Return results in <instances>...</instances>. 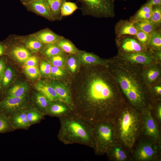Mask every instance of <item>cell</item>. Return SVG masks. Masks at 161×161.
I'll return each instance as SVG.
<instances>
[{
	"mask_svg": "<svg viewBox=\"0 0 161 161\" xmlns=\"http://www.w3.org/2000/svg\"><path fill=\"white\" fill-rule=\"evenodd\" d=\"M78 9L75 3L69 1L65 2L63 5L61 10V14L63 17L71 15Z\"/></svg>",
	"mask_w": 161,
	"mask_h": 161,
	"instance_id": "obj_34",
	"label": "cell"
},
{
	"mask_svg": "<svg viewBox=\"0 0 161 161\" xmlns=\"http://www.w3.org/2000/svg\"><path fill=\"white\" fill-rule=\"evenodd\" d=\"M115 56L132 63L142 66L157 63L154 59L150 50L148 49L144 51L132 52H118Z\"/></svg>",
	"mask_w": 161,
	"mask_h": 161,
	"instance_id": "obj_11",
	"label": "cell"
},
{
	"mask_svg": "<svg viewBox=\"0 0 161 161\" xmlns=\"http://www.w3.org/2000/svg\"><path fill=\"white\" fill-rule=\"evenodd\" d=\"M13 76V72L9 67H7L2 75L1 76V88H5L10 83Z\"/></svg>",
	"mask_w": 161,
	"mask_h": 161,
	"instance_id": "obj_40",
	"label": "cell"
},
{
	"mask_svg": "<svg viewBox=\"0 0 161 161\" xmlns=\"http://www.w3.org/2000/svg\"><path fill=\"white\" fill-rule=\"evenodd\" d=\"M72 106L62 101H51L47 109L45 115L58 118L73 113Z\"/></svg>",
	"mask_w": 161,
	"mask_h": 161,
	"instance_id": "obj_15",
	"label": "cell"
},
{
	"mask_svg": "<svg viewBox=\"0 0 161 161\" xmlns=\"http://www.w3.org/2000/svg\"><path fill=\"white\" fill-rule=\"evenodd\" d=\"M36 103L40 108L41 112L44 115L51 101L40 93L36 94L35 96Z\"/></svg>",
	"mask_w": 161,
	"mask_h": 161,
	"instance_id": "obj_37",
	"label": "cell"
},
{
	"mask_svg": "<svg viewBox=\"0 0 161 161\" xmlns=\"http://www.w3.org/2000/svg\"><path fill=\"white\" fill-rule=\"evenodd\" d=\"M135 36L140 43L147 47L150 41L151 34L138 30Z\"/></svg>",
	"mask_w": 161,
	"mask_h": 161,
	"instance_id": "obj_41",
	"label": "cell"
},
{
	"mask_svg": "<svg viewBox=\"0 0 161 161\" xmlns=\"http://www.w3.org/2000/svg\"><path fill=\"white\" fill-rule=\"evenodd\" d=\"M137 30H141L151 34L154 31L160 28L149 20H142L133 23Z\"/></svg>",
	"mask_w": 161,
	"mask_h": 161,
	"instance_id": "obj_27",
	"label": "cell"
},
{
	"mask_svg": "<svg viewBox=\"0 0 161 161\" xmlns=\"http://www.w3.org/2000/svg\"><path fill=\"white\" fill-rule=\"evenodd\" d=\"M27 89V86L25 83L17 84L7 90V95L5 97H19L26 95Z\"/></svg>",
	"mask_w": 161,
	"mask_h": 161,
	"instance_id": "obj_31",
	"label": "cell"
},
{
	"mask_svg": "<svg viewBox=\"0 0 161 161\" xmlns=\"http://www.w3.org/2000/svg\"><path fill=\"white\" fill-rule=\"evenodd\" d=\"M84 69L70 90L74 113L91 124L111 120L126 102L117 81L107 66Z\"/></svg>",
	"mask_w": 161,
	"mask_h": 161,
	"instance_id": "obj_1",
	"label": "cell"
},
{
	"mask_svg": "<svg viewBox=\"0 0 161 161\" xmlns=\"http://www.w3.org/2000/svg\"><path fill=\"white\" fill-rule=\"evenodd\" d=\"M125 35L116 38L115 41L118 52L129 53L144 51L147 47L140 43L135 36Z\"/></svg>",
	"mask_w": 161,
	"mask_h": 161,
	"instance_id": "obj_10",
	"label": "cell"
},
{
	"mask_svg": "<svg viewBox=\"0 0 161 161\" xmlns=\"http://www.w3.org/2000/svg\"><path fill=\"white\" fill-rule=\"evenodd\" d=\"M2 41L5 47V55H9L19 62L24 63L32 55L30 50L23 45L16 35H9Z\"/></svg>",
	"mask_w": 161,
	"mask_h": 161,
	"instance_id": "obj_9",
	"label": "cell"
},
{
	"mask_svg": "<svg viewBox=\"0 0 161 161\" xmlns=\"http://www.w3.org/2000/svg\"><path fill=\"white\" fill-rule=\"evenodd\" d=\"M57 43L61 49L68 54H76L80 51L71 41L63 36Z\"/></svg>",
	"mask_w": 161,
	"mask_h": 161,
	"instance_id": "obj_26",
	"label": "cell"
},
{
	"mask_svg": "<svg viewBox=\"0 0 161 161\" xmlns=\"http://www.w3.org/2000/svg\"><path fill=\"white\" fill-rule=\"evenodd\" d=\"M111 120L118 143L131 154L140 136V113L126 102Z\"/></svg>",
	"mask_w": 161,
	"mask_h": 161,
	"instance_id": "obj_3",
	"label": "cell"
},
{
	"mask_svg": "<svg viewBox=\"0 0 161 161\" xmlns=\"http://www.w3.org/2000/svg\"><path fill=\"white\" fill-rule=\"evenodd\" d=\"M137 31L133 23L127 20H120L114 26L116 38L125 35L135 36Z\"/></svg>",
	"mask_w": 161,
	"mask_h": 161,
	"instance_id": "obj_18",
	"label": "cell"
},
{
	"mask_svg": "<svg viewBox=\"0 0 161 161\" xmlns=\"http://www.w3.org/2000/svg\"><path fill=\"white\" fill-rule=\"evenodd\" d=\"M93 147L95 154L103 155L112 146L118 143L111 120L96 122L92 124Z\"/></svg>",
	"mask_w": 161,
	"mask_h": 161,
	"instance_id": "obj_5",
	"label": "cell"
},
{
	"mask_svg": "<svg viewBox=\"0 0 161 161\" xmlns=\"http://www.w3.org/2000/svg\"><path fill=\"white\" fill-rule=\"evenodd\" d=\"M67 55V53H64L47 58L53 66L61 68L65 63Z\"/></svg>",
	"mask_w": 161,
	"mask_h": 161,
	"instance_id": "obj_38",
	"label": "cell"
},
{
	"mask_svg": "<svg viewBox=\"0 0 161 161\" xmlns=\"http://www.w3.org/2000/svg\"><path fill=\"white\" fill-rule=\"evenodd\" d=\"M5 47L2 41L0 42V56L5 55Z\"/></svg>",
	"mask_w": 161,
	"mask_h": 161,
	"instance_id": "obj_49",
	"label": "cell"
},
{
	"mask_svg": "<svg viewBox=\"0 0 161 161\" xmlns=\"http://www.w3.org/2000/svg\"><path fill=\"white\" fill-rule=\"evenodd\" d=\"M51 84L59 96L60 100L73 107L70 91L66 86L59 81L53 82Z\"/></svg>",
	"mask_w": 161,
	"mask_h": 161,
	"instance_id": "obj_23",
	"label": "cell"
},
{
	"mask_svg": "<svg viewBox=\"0 0 161 161\" xmlns=\"http://www.w3.org/2000/svg\"><path fill=\"white\" fill-rule=\"evenodd\" d=\"M32 34L44 44L57 43L63 36L56 33L48 28L40 30Z\"/></svg>",
	"mask_w": 161,
	"mask_h": 161,
	"instance_id": "obj_19",
	"label": "cell"
},
{
	"mask_svg": "<svg viewBox=\"0 0 161 161\" xmlns=\"http://www.w3.org/2000/svg\"><path fill=\"white\" fill-rule=\"evenodd\" d=\"M83 16L97 18H113L115 16V0H78Z\"/></svg>",
	"mask_w": 161,
	"mask_h": 161,
	"instance_id": "obj_6",
	"label": "cell"
},
{
	"mask_svg": "<svg viewBox=\"0 0 161 161\" xmlns=\"http://www.w3.org/2000/svg\"><path fill=\"white\" fill-rule=\"evenodd\" d=\"M145 4L152 6L161 5V0H147Z\"/></svg>",
	"mask_w": 161,
	"mask_h": 161,
	"instance_id": "obj_48",
	"label": "cell"
},
{
	"mask_svg": "<svg viewBox=\"0 0 161 161\" xmlns=\"http://www.w3.org/2000/svg\"><path fill=\"white\" fill-rule=\"evenodd\" d=\"M21 2L23 5L24 4L28 3L33 0H19Z\"/></svg>",
	"mask_w": 161,
	"mask_h": 161,
	"instance_id": "obj_50",
	"label": "cell"
},
{
	"mask_svg": "<svg viewBox=\"0 0 161 161\" xmlns=\"http://www.w3.org/2000/svg\"><path fill=\"white\" fill-rule=\"evenodd\" d=\"M161 143L140 137L131 153V161H161Z\"/></svg>",
	"mask_w": 161,
	"mask_h": 161,
	"instance_id": "obj_7",
	"label": "cell"
},
{
	"mask_svg": "<svg viewBox=\"0 0 161 161\" xmlns=\"http://www.w3.org/2000/svg\"><path fill=\"white\" fill-rule=\"evenodd\" d=\"M141 75L147 87L161 81V64L155 63L143 66Z\"/></svg>",
	"mask_w": 161,
	"mask_h": 161,
	"instance_id": "obj_13",
	"label": "cell"
},
{
	"mask_svg": "<svg viewBox=\"0 0 161 161\" xmlns=\"http://www.w3.org/2000/svg\"><path fill=\"white\" fill-rule=\"evenodd\" d=\"M152 116L159 127L161 125V101L151 103Z\"/></svg>",
	"mask_w": 161,
	"mask_h": 161,
	"instance_id": "obj_35",
	"label": "cell"
},
{
	"mask_svg": "<svg viewBox=\"0 0 161 161\" xmlns=\"http://www.w3.org/2000/svg\"><path fill=\"white\" fill-rule=\"evenodd\" d=\"M7 58L4 55L1 56L0 58V76L3 74L6 67Z\"/></svg>",
	"mask_w": 161,
	"mask_h": 161,
	"instance_id": "obj_47",
	"label": "cell"
},
{
	"mask_svg": "<svg viewBox=\"0 0 161 161\" xmlns=\"http://www.w3.org/2000/svg\"><path fill=\"white\" fill-rule=\"evenodd\" d=\"M23 5L27 10L48 20L53 21L54 18L46 0H33Z\"/></svg>",
	"mask_w": 161,
	"mask_h": 161,
	"instance_id": "obj_14",
	"label": "cell"
},
{
	"mask_svg": "<svg viewBox=\"0 0 161 161\" xmlns=\"http://www.w3.org/2000/svg\"><path fill=\"white\" fill-rule=\"evenodd\" d=\"M147 47L150 50L161 49V32L160 29L154 31L151 34V38Z\"/></svg>",
	"mask_w": 161,
	"mask_h": 161,
	"instance_id": "obj_30",
	"label": "cell"
},
{
	"mask_svg": "<svg viewBox=\"0 0 161 161\" xmlns=\"http://www.w3.org/2000/svg\"><path fill=\"white\" fill-rule=\"evenodd\" d=\"M16 35L28 49L33 52H41L45 44L32 34L25 35Z\"/></svg>",
	"mask_w": 161,
	"mask_h": 161,
	"instance_id": "obj_20",
	"label": "cell"
},
{
	"mask_svg": "<svg viewBox=\"0 0 161 161\" xmlns=\"http://www.w3.org/2000/svg\"><path fill=\"white\" fill-rule=\"evenodd\" d=\"M24 69L27 75L32 78H36L39 75V69L36 66H24Z\"/></svg>",
	"mask_w": 161,
	"mask_h": 161,
	"instance_id": "obj_42",
	"label": "cell"
},
{
	"mask_svg": "<svg viewBox=\"0 0 161 161\" xmlns=\"http://www.w3.org/2000/svg\"><path fill=\"white\" fill-rule=\"evenodd\" d=\"M12 128L9 117L0 113V133L6 132Z\"/></svg>",
	"mask_w": 161,
	"mask_h": 161,
	"instance_id": "obj_39",
	"label": "cell"
},
{
	"mask_svg": "<svg viewBox=\"0 0 161 161\" xmlns=\"http://www.w3.org/2000/svg\"><path fill=\"white\" fill-rule=\"evenodd\" d=\"M150 51L153 57L156 62L161 64V49Z\"/></svg>",
	"mask_w": 161,
	"mask_h": 161,
	"instance_id": "obj_46",
	"label": "cell"
},
{
	"mask_svg": "<svg viewBox=\"0 0 161 161\" xmlns=\"http://www.w3.org/2000/svg\"><path fill=\"white\" fill-rule=\"evenodd\" d=\"M41 52L47 58L65 53L59 47L57 43L45 44Z\"/></svg>",
	"mask_w": 161,
	"mask_h": 161,
	"instance_id": "obj_28",
	"label": "cell"
},
{
	"mask_svg": "<svg viewBox=\"0 0 161 161\" xmlns=\"http://www.w3.org/2000/svg\"><path fill=\"white\" fill-rule=\"evenodd\" d=\"M70 0H46L55 21H60L63 17L61 14V10L63 4Z\"/></svg>",
	"mask_w": 161,
	"mask_h": 161,
	"instance_id": "obj_25",
	"label": "cell"
},
{
	"mask_svg": "<svg viewBox=\"0 0 161 161\" xmlns=\"http://www.w3.org/2000/svg\"><path fill=\"white\" fill-rule=\"evenodd\" d=\"M38 63V59L37 56L32 55L29 57L24 62V66H36Z\"/></svg>",
	"mask_w": 161,
	"mask_h": 161,
	"instance_id": "obj_45",
	"label": "cell"
},
{
	"mask_svg": "<svg viewBox=\"0 0 161 161\" xmlns=\"http://www.w3.org/2000/svg\"><path fill=\"white\" fill-rule=\"evenodd\" d=\"M51 74L54 76L59 78L65 76L66 72L61 68L52 66L51 67Z\"/></svg>",
	"mask_w": 161,
	"mask_h": 161,
	"instance_id": "obj_43",
	"label": "cell"
},
{
	"mask_svg": "<svg viewBox=\"0 0 161 161\" xmlns=\"http://www.w3.org/2000/svg\"><path fill=\"white\" fill-rule=\"evenodd\" d=\"M26 112L30 126L40 121L42 119L44 115L41 112L35 109L26 110Z\"/></svg>",
	"mask_w": 161,
	"mask_h": 161,
	"instance_id": "obj_33",
	"label": "cell"
},
{
	"mask_svg": "<svg viewBox=\"0 0 161 161\" xmlns=\"http://www.w3.org/2000/svg\"><path fill=\"white\" fill-rule=\"evenodd\" d=\"M35 86L36 89L50 101H60L59 96L51 84L41 81L38 83Z\"/></svg>",
	"mask_w": 161,
	"mask_h": 161,
	"instance_id": "obj_22",
	"label": "cell"
},
{
	"mask_svg": "<svg viewBox=\"0 0 161 161\" xmlns=\"http://www.w3.org/2000/svg\"><path fill=\"white\" fill-rule=\"evenodd\" d=\"M150 103L161 101V81L147 87Z\"/></svg>",
	"mask_w": 161,
	"mask_h": 161,
	"instance_id": "obj_29",
	"label": "cell"
},
{
	"mask_svg": "<svg viewBox=\"0 0 161 161\" xmlns=\"http://www.w3.org/2000/svg\"><path fill=\"white\" fill-rule=\"evenodd\" d=\"M108 59V67L115 79L126 102L140 113L151 106L141 75L143 66L114 56Z\"/></svg>",
	"mask_w": 161,
	"mask_h": 161,
	"instance_id": "obj_2",
	"label": "cell"
},
{
	"mask_svg": "<svg viewBox=\"0 0 161 161\" xmlns=\"http://www.w3.org/2000/svg\"><path fill=\"white\" fill-rule=\"evenodd\" d=\"M1 76H0V92L1 89Z\"/></svg>",
	"mask_w": 161,
	"mask_h": 161,
	"instance_id": "obj_51",
	"label": "cell"
},
{
	"mask_svg": "<svg viewBox=\"0 0 161 161\" xmlns=\"http://www.w3.org/2000/svg\"><path fill=\"white\" fill-rule=\"evenodd\" d=\"M141 127L140 137L161 143V128L153 117L151 105L140 113Z\"/></svg>",
	"mask_w": 161,
	"mask_h": 161,
	"instance_id": "obj_8",
	"label": "cell"
},
{
	"mask_svg": "<svg viewBox=\"0 0 161 161\" xmlns=\"http://www.w3.org/2000/svg\"><path fill=\"white\" fill-rule=\"evenodd\" d=\"M59 118L60 128L58 137L61 142L65 145L77 143L92 148V124L74 113Z\"/></svg>",
	"mask_w": 161,
	"mask_h": 161,
	"instance_id": "obj_4",
	"label": "cell"
},
{
	"mask_svg": "<svg viewBox=\"0 0 161 161\" xmlns=\"http://www.w3.org/2000/svg\"><path fill=\"white\" fill-rule=\"evenodd\" d=\"M26 99V95L19 97H5L0 101V113L9 117L20 111L19 109L24 104Z\"/></svg>",
	"mask_w": 161,
	"mask_h": 161,
	"instance_id": "obj_12",
	"label": "cell"
},
{
	"mask_svg": "<svg viewBox=\"0 0 161 161\" xmlns=\"http://www.w3.org/2000/svg\"><path fill=\"white\" fill-rule=\"evenodd\" d=\"M149 21L160 28L161 23V5L153 6L152 11Z\"/></svg>",
	"mask_w": 161,
	"mask_h": 161,
	"instance_id": "obj_36",
	"label": "cell"
},
{
	"mask_svg": "<svg viewBox=\"0 0 161 161\" xmlns=\"http://www.w3.org/2000/svg\"><path fill=\"white\" fill-rule=\"evenodd\" d=\"M11 125L16 129H27L30 126L27 119L26 111H21L8 117Z\"/></svg>",
	"mask_w": 161,
	"mask_h": 161,
	"instance_id": "obj_21",
	"label": "cell"
},
{
	"mask_svg": "<svg viewBox=\"0 0 161 161\" xmlns=\"http://www.w3.org/2000/svg\"><path fill=\"white\" fill-rule=\"evenodd\" d=\"M153 6L145 4L141 6L136 14L131 18L130 21L133 23L142 20H148L152 11Z\"/></svg>",
	"mask_w": 161,
	"mask_h": 161,
	"instance_id": "obj_24",
	"label": "cell"
},
{
	"mask_svg": "<svg viewBox=\"0 0 161 161\" xmlns=\"http://www.w3.org/2000/svg\"><path fill=\"white\" fill-rule=\"evenodd\" d=\"M51 66L49 63L43 61L40 66V70L41 72L46 75H49L51 74Z\"/></svg>",
	"mask_w": 161,
	"mask_h": 161,
	"instance_id": "obj_44",
	"label": "cell"
},
{
	"mask_svg": "<svg viewBox=\"0 0 161 161\" xmlns=\"http://www.w3.org/2000/svg\"><path fill=\"white\" fill-rule=\"evenodd\" d=\"M124 0L125 1H126L127 0Z\"/></svg>",
	"mask_w": 161,
	"mask_h": 161,
	"instance_id": "obj_52",
	"label": "cell"
},
{
	"mask_svg": "<svg viewBox=\"0 0 161 161\" xmlns=\"http://www.w3.org/2000/svg\"><path fill=\"white\" fill-rule=\"evenodd\" d=\"M79 62L85 65H101L108 67V59L102 58L92 53L80 50L77 53Z\"/></svg>",
	"mask_w": 161,
	"mask_h": 161,
	"instance_id": "obj_17",
	"label": "cell"
},
{
	"mask_svg": "<svg viewBox=\"0 0 161 161\" xmlns=\"http://www.w3.org/2000/svg\"><path fill=\"white\" fill-rule=\"evenodd\" d=\"M79 62L77 54H67L65 63L68 69L71 73H74L77 71Z\"/></svg>",
	"mask_w": 161,
	"mask_h": 161,
	"instance_id": "obj_32",
	"label": "cell"
},
{
	"mask_svg": "<svg viewBox=\"0 0 161 161\" xmlns=\"http://www.w3.org/2000/svg\"><path fill=\"white\" fill-rule=\"evenodd\" d=\"M111 161H131V154L118 143L112 146L106 154Z\"/></svg>",
	"mask_w": 161,
	"mask_h": 161,
	"instance_id": "obj_16",
	"label": "cell"
}]
</instances>
